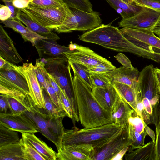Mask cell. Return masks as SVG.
Instances as JSON below:
<instances>
[{
  "label": "cell",
  "instance_id": "3957f363",
  "mask_svg": "<svg viewBox=\"0 0 160 160\" xmlns=\"http://www.w3.org/2000/svg\"><path fill=\"white\" fill-rule=\"evenodd\" d=\"M23 105L27 109L24 114L34 122L39 132L58 149L65 130L62 123L64 118L52 117L44 112L35 105L29 94L26 95Z\"/></svg>",
  "mask_w": 160,
  "mask_h": 160
},
{
  "label": "cell",
  "instance_id": "f546056e",
  "mask_svg": "<svg viewBox=\"0 0 160 160\" xmlns=\"http://www.w3.org/2000/svg\"><path fill=\"white\" fill-rule=\"evenodd\" d=\"M18 132L12 130L0 124V146L19 142Z\"/></svg>",
  "mask_w": 160,
  "mask_h": 160
},
{
  "label": "cell",
  "instance_id": "680465c9",
  "mask_svg": "<svg viewBox=\"0 0 160 160\" xmlns=\"http://www.w3.org/2000/svg\"><path fill=\"white\" fill-rule=\"evenodd\" d=\"M130 4H135L132 0H122Z\"/></svg>",
  "mask_w": 160,
  "mask_h": 160
},
{
  "label": "cell",
  "instance_id": "2e32d148",
  "mask_svg": "<svg viewBox=\"0 0 160 160\" xmlns=\"http://www.w3.org/2000/svg\"><path fill=\"white\" fill-rule=\"evenodd\" d=\"M0 84L29 94L28 85L25 79L8 62L0 69Z\"/></svg>",
  "mask_w": 160,
  "mask_h": 160
},
{
  "label": "cell",
  "instance_id": "f5cc1de1",
  "mask_svg": "<svg viewBox=\"0 0 160 160\" xmlns=\"http://www.w3.org/2000/svg\"><path fill=\"white\" fill-rule=\"evenodd\" d=\"M129 147H127L118 152L114 156L111 160H122L127 152L129 150Z\"/></svg>",
  "mask_w": 160,
  "mask_h": 160
},
{
  "label": "cell",
  "instance_id": "9f6ffc18",
  "mask_svg": "<svg viewBox=\"0 0 160 160\" xmlns=\"http://www.w3.org/2000/svg\"><path fill=\"white\" fill-rule=\"evenodd\" d=\"M152 30L155 35L160 37V18L153 27Z\"/></svg>",
  "mask_w": 160,
  "mask_h": 160
},
{
  "label": "cell",
  "instance_id": "74e56055",
  "mask_svg": "<svg viewBox=\"0 0 160 160\" xmlns=\"http://www.w3.org/2000/svg\"><path fill=\"white\" fill-rule=\"evenodd\" d=\"M23 140L25 153L28 160H47L42 154L29 143Z\"/></svg>",
  "mask_w": 160,
  "mask_h": 160
},
{
  "label": "cell",
  "instance_id": "6f0895ef",
  "mask_svg": "<svg viewBox=\"0 0 160 160\" xmlns=\"http://www.w3.org/2000/svg\"><path fill=\"white\" fill-rule=\"evenodd\" d=\"M6 60L0 56V69L2 68L7 62Z\"/></svg>",
  "mask_w": 160,
  "mask_h": 160
},
{
  "label": "cell",
  "instance_id": "f6af8a7d",
  "mask_svg": "<svg viewBox=\"0 0 160 160\" xmlns=\"http://www.w3.org/2000/svg\"><path fill=\"white\" fill-rule=\"evenodd\" d=\"M7 6L12 13V15L9 19L17 20L18 16L21 10L17 8L14 6L12 2L13 0H1Z\"/></svg>",
  "mask_w": 160,
  "mask_h": 160
},
{
  "label": "cell",
  "instance_id": "8992f818",
  "mask_svg": "<svg viewBox=\"0 0 160 160\" xmlns=\"http://www.w3.org/2000/svg\"><path fill=\"white\" fill-rule=\"evenodd\" d=\"M21 10L34 22L52 30L62 24L70 11L65 3L58 8H36L29 5Z\"/></svg>",
  "mask_w": 160,
  "mask_h": 160
},
{
  "label": "cell",
  "instance_id": "94428289",
  "mask_svg": "<svg viewBox=\"0 0 160 160\" xmlns=\"http://www.w3.org/2000/svg\"><path fill=\"white\" fill-rule=\"evenodd\" d=\"M159 37L160 38V37Z\"/></svg>",
  "mask_w": 160,
  "mask_h": 160
},
{
  "label": "cell",
  "instance_id": "9a60e30c",
  "mask_svg": "<svg viewBox=\"0 0 160 160\" xmlns=\"http://www.w3.org/2000/svg\"><path fill=\"white\" fill-rule=\"evenodd\" d=\"M139 73L136 68H130L122 66L104 74L109 78L112 84L114 82H119L127 85L133 88L137 94L138 102L142 100L138 84Z\"/></svg>",
  "mask_w": 160,
  "mask_h": 160
},
{
  "label": "cell",
  "instance_id": "83f0119b",
  "mask_svg": "<svg viewBox=\"0 0 160 160\" xmlns=\"http://www.w3.org/2000/svg\"><path fill=\"white\" fill-rule=\"evenodd\" d=\"M112 84L119 95L136 112L138 97L135 90L127 85L119 82H114Z\"/></svg>",
  "mask_w": 160,
  "mask_h": 160
},
{
  "label": "cell",
  "instance_id": "ee69618b",
  "mask_svg": "<svg viewBox=\"0 0 160 160\" xmlns=\"http://www.w3.org/2000/svg\"><path fill=\"white\" fill-rule=\"evenodd\" d=\"M147 135L145 130L140 134L136 141L129 147L128 152L134 150L144 145L145 137Z\"/></svg>",
  "mask_w": 160,
  "mask_h": 160
},
{
  "label": "cell",
  "instance_id": "1f68e13d",
  "mask_svg": "<svg viewBox=\"0 0 160 160\" xmlns=\"http://www.w3.org/2000/svg\"><path fill=\"white\" fill-rule=\"evenodd\" d=\"M68 63L72 68L74 75L78 76L92 88L93 85L91 80L90 73L87 70L88 68L82 64L69 60H68Z\"/></svg>",
  "mask_w": 160,
  "mask_h": 160
},
{
  "label": "cell",
  "instance_id": "816d5d0a",
  "mask_svg": "<svg viewBox=\"0 0 160 160\" xmlns=\"http://www.w3.org/2000/svg\"><path fill=\"white\" fill-rule=\"evenodd\" d=\"M142 102L147 112L151 116L152 115V108L150 101L146 98L142 99Z\"/></svg>",
  "mask_w": 160,
  "mask_h": 160
},
{
  "label": "cell",
  "instance_id": "7dc6e473",
  "mask_svg": "<svg viewBox=\"0 0 160 160\" xmlns=\"http://www.w3.org/2000/svg\"><path fill=\"white\" fill-rule=\"evenodd\" d=\"M12 13L8 7L6 5H0V20L4 21L9 19Z\"/></svg>",
  "mask_w": 160,
  "mask_h": 160
},
{
  "label": "cell",
  "instance_id": "4dcf8cb0",
  "mask_svg": "<svg viewBox=\"0 0 160 160\" xmlns=\"http://www.w3.org/2000/svg\"><path fill=\"white\" fill-rule=\"evenodd\" d=\"M43 94L45 110L48 114L51 117L58 118L67 116V114L60 111L53 102L47 92L42 89Z\"/></svg>",
  "mask_w": 160,
  "mask_h": 160
},
{
  "label": "cell",
  "instance_id": "ab89813d",
  "mask_svg": "<svg viewBox=\"0 0 160 160\" xmlns=\"http://www.w3.org/2000/svg\"><path fill=\"white\" fill-rule=\"evenodd\" d=\"M128 123L133 128L139 133L145 131V126L146 124L143 120L139 116H131L128 119Z\"/></svg>",
  "mask_w": 160,
  "mask_h": 160
},
{
  "label": "cell",
  "instance_id": "d6a6232c",
  "mask_svg": "<svg viewBox=\"0 0 160 160\" xmlns=\"http://www.w3.org/2000/svg\"><path fill=\"white\" fill-rule=\"evenodd\" d=\"M45 63L40 59H37L35 65V71L38 80L42 89H44L48 79V72L45 68Z\"/></svg>",
  "mask_w": 160,
  "mask_h": 160
},
{
  "label": "cell",
  "instance_id": "f907efd6",
  "mask_svg": "<svg viewBox=\"0 0 160 160\" xmlns=\"http://www.w3.org/2000/svg\"><path fill=\"white\" fill-rule=\"evenodd\" d=\"M30 2V0H13L12 3L14 7L21 10L28 7Z\"/></svg>",
  "mask_w": 160,
  "mask_h": 160
},
{
  "label": "cell",
  "instance_id": "db71d44e",
  "mask_svg": "<svg viewBox=\"0 0 160 160\" xmlns=\"http://www.w3.org/2000/svg\"><path fill=\"white\" fill-rule=\"evenodd\" d=\"M154 72L158 90H160V69L154 68Z\"/></svg>",
  "mask_w": 160,
  "mask_h": 160
},
{
  "label": "cell",
  "instance_id": "e575fe53",
  "mask_svg": "<svg viewBox=\"0 0 160 160\" xmlns=\"http://www.w3.org/2000/svg\"><path fill=\"white\" fill-rule=\"evenodd\" d=\"M69 7L75 8L81 10L91 12L92 5L89 0H61Z\"/></svg>",
  "mask_w": 160,
  "mask_h": 160
},
{
  "label": "cell",
  "instance_id": "cb8c5ba5",
  "mask_svg": "<svg viewBox=\"0 0 160 160\" xmlns=\"http://www.w3.org/2000/svg\"><path fill=\"white\" fill-rule=\"evenodd\" d=\"M21 133L22 140L35 148L47 160H57V152L36 136L34 133L23 132Z\"/></svg>",
  "mask_w": 160,
  "mask_h": 160
},
{
  "label": "cell",
  "instance_id": "91938a15",
  "mask_svg": "<svg viewBox=\"0 0 160 160\" xmlns=\"http://www.w3.org/2000/svg\"><path fill=\"white\" fill-rule=\"evenodd\" d=\"M158 90V94H159V95H160V90Z\"/></svg>",
  "mask_w": 160,
  "mask_h": 160
},
{
  "label": "cell",
  "instance_id": "5b68a950",
  "mask_svg": "<svg viewBox=\"0 0 160 160\" xmlns=\"http://www.w3.org/2000/svg\"><path fill=\"white\" fill-rule=\"evenodd\" d=\"M69 8L70 12L63 22L55 29L58 33H68L74 31H88L102 24L100 14L97 12H88L75 8Z\"/></svg>",
  "mask_w": 160,
  "mask_h": 160
},
{
  "label": "cell",
  "instance_id": "ffe728a7",
  "mask_svg": "<svg viewBox=\"0 0 160 160\" xmlns=\"http://www.w3.org/2000/svg\"><path fill=\"white\" fill-rule=\"evenodd\" d=\"M92 91L100 106L104 110L111 112L118 95L112 85L103 87H93Z\"/></svg>",
  "mask_w": 160,
  "mask_h": 160
},
{
  "label": "cell",
  "instance_id": "f1b7e54d",
  "mask_svg": "<svg viewBox=\"0 0 160 160\" xmlns=\"http://www.w3.org/2000/svg\"><path fill=\"white\" fill-rule=\"evenodd\" d=\"M158 102L152 107L151 122L156 128V139L154 145L155 160H160V105Z\"/></svg>",
  "mask_w": 160,
  "mask_h": 160
},
{
  "label": "cell",
  "instance_id": "d4e9b609",
  "mask_svg": "<svg viewBox=\"0 0 160 160\" xmlns=\"http://www.w3.org/2000/svg\"><path fill=\"white\" fill-rule=\"evenodd\" d=\"M17 20L23 23L30 30L39 35L55 41L60 39L59 37L53 32L52 30L34 22L21 10L18 16Z\"/></svg>",
  "mask_w": 160,
  "mask_h": 160
},
{
  "label": "cell",
  "instance_id": "bcb514c9",
  "mask_svg": "<svg viewBox=\"0 0 160 160\" xmlns=\"http://www.w3.org/2000/svg\"><path fill=\"white\" fill-rule=\"evenodd\" d=\"M114 57L116 60L122 65L123 66L130 68H134L130 60L124 54L119 53Z\"/></svg>",
  "mask_w": 160,
  "mask_h": 160
},
{
  "label": "cell",
  "instance_id": "603a6c76",
  "mask_svg": "<svg viewBox=\"0 0 160 160\" xmlns=\"http://www.w3.org/2000/svg\"><path fill=\"white\" fill-rule=\"evenodd\" d=\"M0 160H28L22 138L18 142L0 146Z\"/></svg>",
  "mask_w": 160,
  "mask_h": 160
},
{
  "label": "cell",
  "instance_id": "8fae6325",
  "mask_svg": "<svg viewBox=\"0 0 160 160\" xmlns=\"http://www.w3.org/2000/svg\"><path fill=\"white\" fill-rule=\"evenodd\" d=\"M14 69L26 80L29 90V95L35 105L38 108L45 110L44 101L40 83L32 62L24 63L22 66L13 64Z\"/></svg>",
  "mask_w": 160,
  "mask_h": 160
},
{
  "label": "cell",
  "instance_id": "52a82bcc",
  "mask_svg": "<svg viewBox=\"0 0 160 160\" xmlns=\"http://www.w3.org/2000/svg\"><path fill=\"white\" fill-rule=\"evenodd\" d=\"M48 72L55 78L62 90L66 95L71 105L73 122H78V111L74 100L73 92V77L71 72V67L68 62L45 65Z\"/></svg>",
  "mask_w": 160,
  "mask_h": 160
},
{
  "label": "cell",
  "instance_id": "7bdbcfd3",
  "mask_svg": "<svg viewBox=\"0 0 160 160\" xmlns=\"http://www.w3.org/2000/svg\"><path fill=\"white\" fill-rule=\"evenodd\" d=\"M60 99L67 117L73 120V114L70 102L65 93L62 90Z\"/></svg>",
  "mask_w": 160,
  "mask_h": 160
},
{
  "label": "cell",
  "instance_id": "44dd1931",
  "mask_svg": "<svg viewBox=\"0 0 160 160\" xmlns=\"http://www.w3.org/2000/svg\"><path fill=\"white\" fill-rule=\"evenodd\" d=\"M134 112L118 94L111 111L112 122L121 127H125L128 123L129 118Z\"/></svg>",
  "mask_w": 160,
  "mask_h": 160
},
{
  "label": "cell",
  "instance_id": "4316f807",
  "mask_svg": "<svg viewBox=\"0 0 160 160\" xmlns=\"http://www.w3.org/2000/svg\"><path fill=\"white\" fill-rule=\"evenodd\" d=\"M105 0L121 15L122 19L133 16L139 12L142 7L135 4L126 2L122 0Z\"/></svg>",
  "mask_w": 160,
  "mask_h": 160
},
{
  "label": "cell",
  "instance_id": "f35d334b",
  "mask_svg": "<svg viewBox=\"0 0 160 160\" xmlns=\"http://www.w3.org/2000/svg\"><path fill=\"white\" fill-rule=\"evenodd\" d=\"M8 101L11 113L14 115H20L24 114L27 110L24 106L15 99L8 97Z\"/></svg>",
  "mask_w": 160,
  "mask_h": 160
},
{
  "label": "cell",
  "instance_id": "c3c4849f",
  "mask_svg": "<svg viewBox=\"0 0 160 160\" xmlns=\"http://www.w3.org/2000/svg\"><path fill=\"white\" fill-rule=\"evenodd\" d=\"M47 78L49 83L55 91L58 98L60 101V97L61 89L53 76L48 72Z\"/></svg>",
  "mask_w": 160,
  "mask_h": 160
},
{
  "label": "cell",
  "instance_id": "11a10c76",
  "mask_svg": "<svg viewBox=\"0 0 160 160\" xmlns=\"http://www.w3.org/2000/svg\"><path fill=\"white\" fill-rule=\"evenodd\" d=\"M145 130L146 132L147 135L150 137L152 139V141L155 143L156 136L154 131L150 128L147 124L145 126Z\"/></svg>",
  "mask_w": 160,
  "mask_h": 160
},
{
  "label": "cell",
  "instance_id": "8d00e7d4",
  "mask_svg": "<svg viewBox=\"0 0 160 160\" xmlns=\"http://www.w3.org/2000/svg\"><path fill=\"white\" fill-rule=\"evenodd\" d=\"M90 77L93 87H103L112 84L104 73H90Z\"/></svg>",
  "mask_w": 160,
  "mask_h": 160
},
{
  "label": "cell",
  "instance_id": "6da1fadb",
  "mask_svg": "<svg viewBox=\"0 0 160 160\" xmlns=\"http://www.w3.org/2000/svg\"><path fill=\"white\" fill-rule=\"evenodd\" d=\"M73 92L79 121L85 128L112 123L111 112L102 108L94 97L92 89L78 76L73 77Z\"/></svg>",
  "mask_w": 160,
  "mask_h": 160
},
{
  "label": "cell",
  "instance_id": "e0dca14e",
  "mask_svg": "<svg viewBox=\"0 0 160 160\" xmlns=\"http://www.w3.org/2000/svg\"><path fill=\"white\" fill-rule=\"evenodd\" d=\"M93 149L92 146L84 144L61 145L58 149L57 160H92Z\"/></svg>",
  "mask_w": 160,
  "mask_h": 160
},
{
  "label": "cell",
  "instance_id": "7c38bea8",
  "mask_svg": "<svg viewBox=\"0 0 160 160\" xmlns=\"http://www.w3.org/2000/svg\"><path fill=\"white\" fill-rule=\"evenodd\" d=\"M160 18V13L152 9L142 7L133 16L122 19L118 22L119 27L133 29L152 30Z\"/></svg>",
  "mask_w": 160,
  "mask_h": 160
},
{
  "label": "cell",
  "instance_id": "484cf974",
  "mask_svg": "<svg viewBox=\"0 0 160 160\" xmlns=\"http://www.w3.org/2000/svg\"><path fill=\"white\" fill-rule=\"evenodd\" d=\"M155 143L150 141L143 146L128 151L124 156L125 160H155Z\"/></svg>",
  "mask_w": 160,
  "mask_h": 160
},
{
  "label": "cell",
  "instance_id": "d6986e66",
  "mask_svg": "<svg viewBox=\"0 0 160 160\" xmlns=\"http://www.w3.org/2000/svg\"><path fill=\"white\" fill-rule=\"evenodd\" d=\"M0 56L7 61L13 64H18L23 59L15 47L13 40L0 25Z\"/></svg>",
  "mask_w": 160,
  "mask_h": 160
},
{
  "label": "cell",
  "instance_id": "836d02e7",
  "mask_svg": "<svg viewBox=\"0 0 160 160\" xmlns=\"http://www.w3.org/2000/svg\"><path fill=\"white\" fill-rule=\"evenodd\" d=\"M0 93L15 99L23 105L27 95L19 90L6 87L0 84Z\"/></svg>",
  "mask_w": 160,
  "mask_h": 160
},
{
  "label": "cell",
  "instance_id": "30bf717a",
  "mask_svg": "<svg viewBox=\"0 0 160 160\" xmlns=\"http://www.w3.org/2000/svg\"><path fill=\"white\" fill-rule=\"evenodd\" d=\"M69 47L71 50L64 52L68 60L82 64L88 68L100 64H112L110 61L88 48L73 43L72 42Z\"/></svg>",
  "mask_w": 160,
  "mask_h": 160
},
{
  "label": "cell",
  "instance_id": "4fadbf2b",
  "mask_svg": "<svg viewBox=\"0 0 160 160\" xmlns=\"http://www.w3.org/2000/svg\"><path fill=\"white\" fill-rule=\"evenodd\" d=\"M154 68L152 64L145 66L140 72L138 81L142 98H146L148 99L152 108L160 100L154 75Z\"/></svg>",
  "mask_w": 160,
  "mask_h": 160
},
{
  "label": "cell",
  "instance_id": "ba28073f",
  "mask_svg": "<svg viewBox=\"0 0 160 160\" xmlns=\"http://www.w3.org/2000/svg\"><path fill=\"white\" fill-rule=\"evenodd\" d=\"M128 123L104 144L93 149L92 160H111L120 151L131 146L132 142L128 137Z\"/></svg>",
  "mask_w": 160,
  "mask_h": 160
},
{
  "label": "cell",
  "instance_id": "b9f144b4",
  "mask_svg": "<svg viewBox=\"0 0 160 160\" xmlns=\"http://www.w3.org/2000/svg\"><path fill=\"white\" fill-rule=\"evenodd\" d=\"M116 68L113 64L111 65L100 64L88 68L87 70L91 73H105Z\"/></svg>",
  "mask_w": 160,
  "mask_h": 160
},
{
  "label": "cell",
  "instance_id": "5bb4252c",
  "mask_svg": "<svg viewBox=\"0 0 160 160\" xmlns=\"http://www.w3.org/2000/svg\"><path fill=\"white\" fill-rule=\"evenodd\" d=\"M0 124L9 129L21 133L39 132L34 122L25 114L0 113Z\"/></svg>",
  "mask_w": 160,
  "mask_h": 160
},
{
  "label": "cell",
  "instance_id": "277c9868",
  "mask_svg": "<svg viewBox=\"0 0 160 160\" xmlns=\"http://www.w3.org/2000/svg\"><path fill=\"white\" fill-rule=\"evenodd\" d=\"M78 39L118 52L130 53L132 44L120 29L109 24H102L88 30L79 36Z\"/></svg>",
  "mask_w": 160,
  "mask_h": 160
},
{
  "label": "cell",
  "instance_id": "d590c367",
  "mask_svg": "<svg viewBox=\"0 0 160 160\" xmlns=\"http://www.w3.org/2000/svg\"><path fill=\"white\" fill-rule=\"evenodd\" d=\"M64 3L61 0H30L29 5L36 8H51L60 7Z\"/></svg>",
  "mask_w": 160,
  "mask_h": 160
},
{
  "label": "cell",
  "instance_id": "ac0fdd59",
  "mask_svg": "<svg viewBox=\"0 0 160 160\" xmlns=\"http://www.w3.org/2000/svg\"><path fill=\"white\" fill-rule=\"evenodd\" d=\"M124 36L132 42H140L160 49V38L152 30L122 28L120 29Z\"/></svg>",
  "mask_w": 160,
  "mask_h": 160
},
{
  "label": "cell",
  "instance_id": "9c48e42d",
  "mask_svg": "<svg viewBox=\"0 0 160 160\" xmlns=\"http://www.w3.org/2000/svg\"><path fill=\"white\" fill-rule=\"evenodd\" d=\"M56 41L47 39L39 40L35 46L40 59L45 65L68 62L64 52L71 51L69 46H62Z\"/></svg>",
  "mask_w": 160,
  "mask_h": 160
},
{
  "label": "cell",
  "instance_id": "681fc988",
  "mask_svg": "<svg viewBox=\"0 0 160 160\" xmlns=\"http://www.w3.org/2000/svg\"><path fill=\"white\" fill-rule=\"evenodd\" d=\"M8 109H9V107L8 96L6 95L0 94V113H7V111Z\"/></svg>",
  "mask_w": 160,
  "mask_h": 160
},
{
  "label": "cell",
  "instance_id": "60d3db41",
  "mask_svg": "<svg viewBox=\"0 0 160 160\" xmlns=\"http://www.w3.org/2000/svg\"><path fill=\"white\" fill-rule=\"evenodd\" d=\"M136 5L146 7L160 13V0H132Z\"/></svg>",
  "mask_w": 160,
  "mask_h": 160
},
{
  "label": "cell",
  "instance_id": "7402d4cb",
  "mask_svg": "<svg viewBox=\"0 0 160 160\" xmlns=\"http://www.w3.org/2000/svg\"><path fill=\"white\" fill-rule=\"evenodd\" d=\"M0 22L4 25V27L11 28L20 33L25 41L30 42L33 46H35L39 40L48 39L33 32L17 20L9 19Z\"/></svg>",
  "mask_w": 160,
  "mask_h": 160
},
{
  "label": "cell",
  "instance_id": "7a4b0ae2",
  "mask_svg": "<svg viewBox=\"0 0 160 160\" xmlns=\"http://www.w3.org/2000/svg\"><path fill=\"white\" fill-rule=\"evenodd\" d=\"M123 127L113 122L81 129L74 126L71 129L65 130L60 146L84 144L90 145L94 149L106 142Z\"/></svg>",
  "mask_w": 160,
  "mask_h": 160
}]
</instances>
